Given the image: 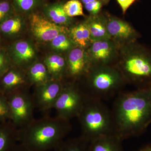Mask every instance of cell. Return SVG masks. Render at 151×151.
<instances>
[{"label": "cell", "instance_id": "1", "mask_svg": "<svg viewBox=\"0 0 151 151\" xmlns=\"http://www.w3.org/2000/svg\"><path fill=\"white\" fill-rule=\"evenodd\" d=\"M114 134L122 141L142 134L151 119V86L116 96L112 111Z\"/></svg>", "mask_w": 151, "mask_h": 151}, {"label": "cell", "instance_id": "2", "mask_svg": "<svg viewBox=\"0 0 151 151\" xmlns=\"http://www.w3.org/2000/svg\"><path fill=\"white\" fill-rule=\"evenodd\" d=\"M72 129L70 121L47 115L18 129L19 143L31 151H48L60 145Z\"/></svg>", "mask_w": 151, "mask_h": 151}, {"label": "cell", "instance_id": "3", "mask_svg": "<svg viewBox=\"0 0 151 151\" xmlns=\"http://www.w3.org/2000/svg\"><path fill=\"white\" fill-rule=\"evenodd\" d=\"M77 118L81 127L80 137L89 142L114 134L112 112L102 100L87 97Z\"/></svg>", "mask_w": 151, "mask_h": 151}, {"label": "cell", "instance_id": "4", "mask_svg": "<svg viewBox=\"0 0 151 151\" xmlns=\"http://www.w3.org/2000/svg\"><path fill=\"white\" fill-rule=\"evenodd\" d=\"M116 65L126 83L137 89L151 86V50L133 42Z\"/></svg>", "mask_w": 151, "mask_h": 151}, {"label": "cell", "instance_id": "5", "mask_svg": "<svg viewBox=\"0 0 151 151\" xmlns=\"http://www.w3.org/2000/svg\"><path fill=\"white\" fill-rule=\"evenodd\" d=\"M85 77V87L81 88L87 97L103 101L116 96L126 82L116 66L92 65Z\"/></svg>", "mask_w": 151, "mask_h": 151}, {"label": "cell", "instance_id": "6", "mask_svg": "<svg viewBox=\"0 0 151 151\" xmlns=\"http://www.w3.org/2000/svg\"><path fill=\"white\" fill-rule=\"evenodd\" d=\"M29 88H22L6 95L10 111L9 121L18 129L25 127L35 119V106Z\"/></svg>", "mask_w": 151, "mask_h": 151}, {"label": "cell", "instance_id": "7", "mask_svg": "<svg viewBox=\"0 0 151 151\" xmlns=\"http://www.w3.org/2000/svg\"><path fill=\"white\" fill-rule=\"evenodd\" d=\"M86 97L87 96L75 82L64 84L53 106L56 116L68 121L77 118Z\"/></svg>", "mask_w": 151, "mask_h": 151}, {"label": "cell", "instance_id": "8", "mask_svg": "<svg viewBox=\"0 0 151 151\" xmlns=\"http://www.w3.org/2000/svg\"><path fill=\"white\" fill-rule=\"evenodd\" d=\"M64 84L63 81L51 79L34 87L32 95L35 109L43 113L53 109Z\"/></svg>", "mask_w": 151, "mask_h": 151}, {"label": "cell", "instance_id": "9", "mask_svg": "<svg viewBox=\"0 0 151 151\" xmlns=\"http://www.w3.org/2000/svg\"><path fill=\"white\" fill-rule=\"evenodd\" d=\"M5 47L14 66L26 71L35 62V49L29 42L14 40Z\"/></svg>", "mask_w": 151, "mask_h": 151}, {"label": "cell", "instance_id": "10", "mask_svg": "<svg viewBox=\"0 0 151 151\" xmlns=\"http://www.w3.org/2000/svg\"><path fill=\"white\" fill-rule=\"evenodd\" d=\"M29 22L33 35L40 41L51 42L60 34L66 33L65 27L56 24L35 12L30 14Z\"/></svg>", "mask_w": 151, "mask_h": 151}, {"label": "cell", "instance_id": "11", "mask_svg": "<svg viewBox=\"0 0 151 151\" xmlns=\"http://www.w3.org/2000/svg\"><path fill=\"white\" fill-rule=\"evenodd\" d=\"M66 62V76L73 79L84 77L92 66L88 54L81 47L71 50Z\"/></svg>", "mask_w": 151, "mask_h": 151}, {"label": "cell", "instance_id": "12", "mask_svg": "<svg viewBox=\"0 0 151 151\" xmlns=\"http://www.w3.org/2000/svg\"><path fill=\"white\" fill-rule=\"evenodd\" d=\"M111 39L92 42L88 52L92 65H111L116 54V47Z\"/></svg>", "mask_w": 151, "mask_h": 151}, {"label": "cell", "instance_id": "13", "mask_svg": "<svg viewBox=\"0 0 151 151\" xmlns=\"http://www.w3.org/2000/svg\"><path fill=\"white\" fill-rule=\"evenodd\" d=\"M30 86L26 71L14 65L0 78V91L5 95Z\"/></svg>", "mask_w": 151, "mask_h": 151}, {"label": "cell", "instance_id": "14", "mask_svg": "<svg viewBox=\"0 0 151 151\" xmlns=\"http://www.w3.org/2000/svg\"><path fill=\"white\" fill-rule=\"evenodd\" d=\"M107 19L108 33L111 39L120 42L133 43L139 37V33L127 22L116 17H109Z\"/></svg>", "mask_w": 151, "mask_h": 151}, {"label": "cell", "instance_id": "15", "mask_svg": "<svg viewBox=\"0 0 151 151\" xmlns=\"http://www.w3.org/2000/svg\"><path fill=\"white\" fill-rule=\"evenodd\" d=\"M24 26L22 14H15L0 24V36L13 41L21 34Z\"/></svg>", "mask_w": 151, "mask_h": 151}, {"label": "cell", "instance_id": "16", "mask_svg": "<svg viewBox=\"0 0 151 151\" xmlns=\"http://www.w3.org/2000/svg\"><path fill=\"white\" fill-rule=\"evenodd\" d=\"M18 142V129L10 121L0 123V151H11Z\"/></svg>", "mask_w": 151, "mask_h": 151}, {"label": "cell", "instance_id": "17", "mask_svg": "<svg viewBox=\"0 0 151 151\" xmlns=\"http://www.w3.org/2000/svg\"><path fill=\"white\" fill-rule=\"evenodd\" d=\"M30 86H39L52 79L44 63L34 62L26 70Z\"/></svg>", "mask_w": 151, "mask_h": 151}, {"label": "cell", "instance_id": "18", "mask_svg": "<svg viewBox=\"0 0 151 151\" xmlns=\"http://www.w3.org/2000/svg\"><path fill=\"white\" fill-rule=\"evenodd\" d=\"M86 21L89 26L92 42L111 39L107 26V19L102 16L92 15Z\"/></svg>", "mask_w": 151, "mask_h": 151}, {"label": "cell", "instance_id": "19", "mask_svg": "<svg viewBox=\"0 0 151 151\" xmlns=\"http://www.w3.org/2000/svg\"><path fill=\"white\" fill-rule=\"evenodd\" d=\"M123 141L115 134L106 135L89 143V151H124Z\"/></svg>", "mask_w": 151, "mask_h": 151}, {"label": "cell", "instance_id": "20", "mask_svg": "<svg viewBox=\"0 0 151 151\" xmlns=\"http://www.w3.org/2000/svg\"><path fill=\"white\" fill-rule=\"evenodd\" d=\"M43 63L52 79L63 81L66 76V60L63 57L57 54L50 55Z\"/></svg>", "mask_w": 151, "mask_h": 151}, {"label": "cell", "instance_id": "21", "mask_svg": "<svg viewBox=\"0 0 151 151\" xmlns=\"http://www.w3.org/2000/svg\"><path fill=\"white\" fill-rule=\"evenodd\" d=\"M63 5L60 3L45 5L42 9L44 14L50 21L58 25L68 24L71 21V18L65 14Z\"/></svg>", "mask_w": 151, "mask_h": 151}, {"label": "cell", "instance_id": "22", "mask_svg": "<svg viewBox=\"0 0 151 151\" xmlns=\"http://www.w3.org/2000/svg\"><path fill=\"white\" fill-rule=\"evenodd\" d=\"M70 35L75 45L79 47H86L92 43L89 26L86 21L71 28Z\"/></svg>", "mask_w": 151, "mask_h": 151}, {"label": "cell", "instance_id": "23", "mask_svg": "<svg viewBox=\"0 0 151 151\" xmlns=\"http://www.w3.org/2000/svg\"><path fill=\"white\" fill-rule=\"evenodd\" d=\"M89 143L80 136L63 141L53 151H89Z\"/></svg>", "mask_w": 151, "mask_h": 151}, {"label": "cell", "instance_id": "24", "mask_svg": "<svg viewBox=\"0 0 151 151\" xmlns=\"http://www.w3.org/2000/svg\"><path fill=\"white\" fill-rule=\"evenodd\" d=\"M17 13L30 14L42 4V0H11Z\"/></svg>", "mask_w": 151, "mask_h": 151}, {"label": "cell", "instance_id": "25", "mask_svg": "<svg viewBox=\"0 0 151 151\" xmlns=\"http://www.w3.org/2000/svg\"><path fill=\"white\" fill-rule=\"evenodd\" d=\"M66 33L60 34L51 41V46L57 51H65L72 48L75 44L70 37H68Z\"/></svg>", "mask_w": 151, "mask_h": 151}, {"label": "cell", "instance_id": "26", "mask_svg": "<svg viewBox=\"0 0 151 151\" xmlns=\"http://www.w3.org/2000/svg\"><path fill=\"white\" fill-rule=\"evenodd\" d=\"M65 14L69 17L84 16L83 6L79 0H70L63 5Z\"/></svg>", "mask_w": 151, "mask_h": 151}, {"label": "cell", "instance_id": "27", "mask_svg": "<svg viewBox=\"0 0 151 151\" xmlns=\"http://www.w3.org/2000/svg\"><path fill=\"white\" fill-rule=\"evenodd\" d=\"M16 14L11 0H0V24Z\"/></svg>", "mask_w": 151, "mask_h": 151}, {"label": "cell", "instance_id": "28", "mask_svg": "<svg viewBox=\"0 0 151 151\" xmlns=\"http://www.w3.org/2000/svg\"><path fill=\"white\" fill-rule=\"evenodd\" d=\"M13 66L6 47H0V78Z\"/></svg>", "mask_w": 151, "mask_h": 151}, {"label": "cell", "instance_id": "29", "mask_svg": "<svg viewBox=\"0 0 151 151\" xmlns=\"http://www.w3.org/2000/svg\"><path fill=\"white\" fill-rule=\"evenodd\" d=\"M10 111L6 97L0 91V123L9 121Z\"/></svg>", "mask_w": 151, "mask_h": 151}, {"label": "cell", "instance_id": "30", "mask_svg": "<svg viewBox=\"0 0 151 151\" xmlns=\"http://www.w3.org/2000/svg\"><path fill=\"white\" fill-rule=\"evenodd\" d=\"M85 9L92 15H97L102 6V2L100 0H96L92 2L84 4Z\"/></svg>", "mask_w": 151, "mask_h": 151}, {"label": "cell", "instance_id": "31", "mask_svg": "<svg viewBox=\"0 0 151 151\" xmlns=\"http://www.w3.org/2000/svg\"><path fill=\"white\" fill-rule=\"evenodd\" d=\"M122 9V12L125 14L127 10L136 1V0H116Z\"/></svg>", "mask_w": 151, "mask_h": 151}, {"label": "cell", "instance_id": "32", "mask_svg": "<svg viewBox=\"0 0 151 151\" xmlns=\"http://www.w3.org/2000/svg\"><path fill=\"white\" fill-rule=\"evenodd\" d=\"M11 151H31L19 143H17Z\"/></svg>", "mask_w": 151, "mask_h": 151}, {"label": "cell", "instance_id": "33", "mask_svg": "<svg viewBox=\"0 0 151 151\" xmlns=\"http://www.w3.org/2000/svg\"><path fill=\"white\" fill-rule=\"evenodd\" d=\"M137 151H151V143L141 148Z\"/></svg>", "mask_w": 151, "mask_h": 151}, {"label": "cell", "instance_id": "34", "mask_svg": "<svg viewBox=\"0 0 151 151\" xmlns=\"http://www.w3.org/2000/svg\"><path fill=\"white\" fill-rule=\"evenodd\" d=\"M81 1L84 4H88V3L94 1L96 0H81Z\"/></svg>", "mask_w": 151, "mask_h": 151}, {"label": "cell", "instance_id": "35", "mask_svg": "<svg viewBox=\"0 0 151 151\" xmlns=\"http://www.w3.org/2000/svg\"><path fill=\"white\" fill-rule=\"evenodd\" d=\"M3 40V39L0 36V47L4 46L2 45V42Z\"/></svg>", "mask_w": 151, "mask_h": 151}, {"label": "cell", "instance_id": "36", "mask_svg": "<svg viewBox=\"0 0 151 151\" xmlns=\"http://www.w3.org/2000/svg\"><path fill=\"white\" fill-rule=\"evenodd\" d=\"M102 1L105 4H107L110 0H102Z\"/></svg>", "mask_w": 151, "mask_h": 151}, {"label": "cell", "instance_id": "37", "mask_svg": "<svg viewBox=\"0 0 151 151\" xmlns=\"http://www.w3.org/2000/svg\"><path fill=\"white\" fill-rule=\"evenodd\" d=\"M151 124V119L150 120V125Z\"/></svg>", "mask_w": 151, "mask_h": 151}]
</instances>
